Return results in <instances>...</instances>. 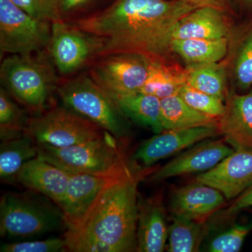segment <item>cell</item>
<instances>
[{
	"label": "cell",
	"mask_w": 252,
	"mask_h": 252,
	"mask_svg": "<svg viewBox=\"0 0 252 252\" xmlns=\"http://www.w3.org/2000/svg\"><path fill=\"white\" fill-rule=\"evenodd\" d=\"M195 9L180 0H115L107 9L75 25L105 38L99 56L132 53L152 61L177 62L171 47L174 30Z\"/></svg>",
	"instance_id": "1"
},
{
	"label": "cell",
	"mask_w": 252,
	"mask_h": 252,
	"mask_svg": "<svg viewBox=\"0 0 252 252\" xmlns=\"http://www.w3.org/2000/svg\"><path fill=\"white\" fill-rule=\"evenodd\" d=\"M142 177L143 171L131 167L113 180L84 220L66 230L67 252L137 251V186Z\"/></svg>",
	"instance_id": "2"
},
{
	"label": "cell",
	"mask_w": 252,
	"mask_h": 252,
	"mask_svg": "<svg viewBox=\"0 0 252 252\" xmlns=\"http://www.w3.org/2000/svg\"><path fill=\"white\" fill-rule=\"evenodd\" d=\"M0 79L13 98L36 114L46 110L59 85L54 67L41 52L6 58L0 67Z\"/></svg>",
	"instance_id": "3"
},
{
	"label": "cell",
	"mask_w": 252,
	"mask_h": 252,
	"mask_svg": "<svg viewBox=\"0 0 252 252\" xmlns=\"http://www.w3.org/2000/svg\"><path fill=\"white\" fill-rule=\"evenodd\" d=\"M37 148L36 158L70 174L116 177L131 167L117 138L107 131L102 137L71 147L57 148L37 144Z\"/></svg>",
	"instance_id": "4"
},
{
	"label": "cell",
	"mask_w": 252,
	"mask_h": 252,
	"mask_svg": "<svg viewBox=\"0 0 252 252\" xmlns=\"http://www.w3.org/2000/svg\"><path fill=\"white\" fill-rule=\"evenodd\" d=\"M52 202L32 190L4 194L0 200V235L31 238L66 228L62 210Z\"/></svg>",
	"instance_id": "5"
},
{
	"label": "cell",
	"mask_w": 252,
	"mask_h": 252,
	"mask_svg": "<svg viewBox=\"0 0 252 252\" xmlns=\"http://www.w3.org/2000/svg\"><path fill=\"white\" fill-rule=\"evenodd\" d=\"M57 93L67 108L110 132L116 138L128 133L127 117L114 99L91 78L78 76L59 83Z\"/></svg>",
	"instance_id": "6"
},
{
	"label": "cell",
	"mask_w": 252,
	"mask_h": 252,
	"mask_svg": "<svg viewBox=\"0 0 252 252\" xmlns=\"http://www.w3.org/2000/svg\"><path fill=\"white\" fill-rule=\"evenodd\" d=\"M25 132L37 144L64 148L98 139L107 131L64 105L31 118Z\"/></svg>",
	"instance_id": "7"
},
{
	"label": "cell",
	"mask_w": 252,
	"mask_h": 252,
	"mask_svg": "<svg viewBox=\"0 0 252 252\" xmlns=\"http://www.w3.org/2000/svg\"><path fill=\"white\" fill-rule=\"evenodd\" d=\"M52 23L38 19L11 0H0L1 55H31L49 46Z\"/></svg>",
	"instance_id": "8"
},
{
	"label": "cell",
	"mask_w": 252,
	"mask_h": 252,
	"mask_svg": "<svg viewBox=\"0 0 252 252\" xmlns=\"http://www.w3.org/2000/svg\"><path fill=\"white\" fill-rule=\"evenodd\" d=\"M151 61L132 53L106 54L92 63L89 75L112 97L136 94L147 81Z\"/></svg>",
	"instance_id": "9"
},
{
	"label": "cell",
	"mask_w": 252,
	"mask_h": 252,
	"mask_svg": "<svg viewBox=\"0 0 252 252\" xmlns=\"http://www.w3.org/2000/svg\"><path fill=\"white\" fill-rule=\"evenodd\" d=\"M104 41L105 38L94 35L61 20L52 23L47 49L58 71L63 75H69L98 58Z\"/></svg>",
	"instance_id": "10"
},
{
	"label": "cell",
	"mask_w": 252,
	"mask_h": 252,
	"mask_svg": "<svg viewBox=\"0 0 252 252\" xmlns=\"http://www.w3.org/2000/svg\"><path fill=\"white\" fill-rule=\"evenodd\" d=\"M195 182L220 190L226 200H234L252 185V150L235 148L210 170L195 178Z\"/></svg>",
	"instance_id": "11"
},
{
	"label": "cell",
	"mask_w": 252,
	"mask_h": 252,
	"mask_svg": "<svg viewBox=\"0 0 252 252\" xmlns=\"http://www.w3.org/2000/svg\"><path fill=\"white\" fill-rule=\"evenodd\" d=\"M234 149L224 137L202 141L159 168L151 175L150 181L158 182L177 176L206 172L230 155Z\"/></svg>",
	"instance_id": "12"
},
{
	"label": "cell",
	"mask_w": 252,
	"mask_h": 252,
	"mask_svg": "<svg viewBox=\"0 0 252 252\" xmlns=\"http://www.w3.org/2000/svg\"><path fill=\"white\" fill-rule=\"evenodd\" d=\"M219 135L220 132L218 126L163 130L144 141L136 152L135 159L144 166H150L198 142Z\"/></svg>",
	"instance_id": "13"
},
{
	"label": "cell",
	"mask_w": 252,
	"mask_h": 252,
	"mask_svg": "<svg viewBox=\"0 0 252 252\" xmlns=\"http://www.w3.org/2000/svg\"><path fill=\"white\" fill-rule=\"evenodd\" d=\"M70 175L64 197L58 204L64 215L67 230L75 228L90 211L106 187L122 175L104 177L89 174Z\"/></svg>",
	"instance_id": "14"
},
{
	"label": "cell",
	"mask_w": 252,
	"mask_h": 252,
	"mask_svg": "<svg viewBox=\"0 0 252 252\" xmlns=\"http://www.w3.org/2000/svg\"><path fill=\"white\" fill-rule=\"evenodd\" d=\"M225 205V197L220 190L196 182L176 190L170 210L173 217L206 223Z\"/></svg>",
	"instance_id": "15"
},
{
	"label": "cell",
	"mask_w": 252,
	"mask_h": 252,
	"mask_svg": "<svg viewBox=\"0 0 252 252\" xmlns=\"http://www.w3.org/2000/svg\"><path fill=\"white\" fill-rule=\"evenodd\" d=\"M235 31L230 15L215 8L200 7L179 21L172 39L231 38Z\"/></svg>",
	"instance_id": "16"
},
{
	"label": "cell",
	"mask_w": 252,
	"mask_h": 252,
	"mask_svg": "<svg viewBox=\"0 0 252 252\" xmlns=\"http://www.w3.org/2000/svg\"><path fill=\"white\" fill-rule=\"evenodd\" d=\"M219 120L220 135L233 148L252 150V89L245 94L229 91Z\"/></svg>",
	"instance_id": "17"
},
{
	"label": "cell",
	"mask_w": 252,
	"mask_h": 252,
	"mask_svg": "<svg viewBox=\"0 0 252 252\" xmlns=\"http://www.w3.org/2000/svg\"><path fill=\"white\" fill-rule=\"evenodd\" d=\"M70 175L65 170L36 157L21 167L16 182L29 190L45 195L58 205L67 190Z\"/></svg>",
	"instance_id": "18"
},
{
	"label": "cell",
	"mask_w": 252,
	"mask_h": 252,
	"mask_svg": "<svg viewBox=\"0 0 252 252\" xmlns=\"http://www.w3.org/2000/svg\"><path fill=\"white\" fill-rule=\"evenodd\" d=\"M165 210L159 199L138 202L137 251L162 252L168 238Z\"/></svg>",
	"instance_id": "19"
},
{
	"label": "cell",
	"mask_w": 252,
	"mask_h": 252,
	"mask_svg": "<svg viewBox=\"0 0 252 252\" xmlns=\"http://www.w3.org/2000/svg\"><path fill=\"white\" fill-rule=\"evenodd\" d=\"M231 38L172 39L171 47L186 65L218 63L229 52Z\"/></svg>",
	"instance_id": "20"
},
{
	"label": "cell",
	"mask_w": 252,
	"mask_h": 252,
	"mask_svg": "<svg viewBox=\"0 0 252 252\" xmlns=\"http://www.w3.org/2000/svg\"><path fill=\"white\" fill-rule=\"evenodd\" d=\"M37 143L24 132L4 141L0 146V178L2 182L15 183L21 167L37 155Z\"/></svg>",
	"instance_id": "21"
},
{
	"label": "cell",
	"mask_w": 252,
	"mask_h": 252,
	"mask_svg": "<svg viewBox=\"0 0 252 252\" xmlns=\"http://www.w3.org/2000/svg\"><path fill=\"white\" fill-rule=\"evenodd\" d=\"M112 98L127 119L149 127L157 134L164 130L158 97L140 92Z\"/></svg>",
	"instance_id": "22"
},
{
	"label": "cell",
	"mask_w": 252,
	"mask_h": 252,
	"mask_svg": "<svg viewBox=\"0 0 252 252\" xmlns=\"http://www.w3.org/2000/svg\"><path fill=\"white\" fill-rule=\"evenodd\" d=\"M187 83L185 67L178 63L151 61L148 77L141 93L161 99L178 94Z\"/></svg>",
	"instance_id": "23"
},
{
	"label": "cell",
	"mask_w": 252,
	"mask_h": 252,
	"mask_svg": "<svg viewBox=\"0 0 252 252\" xmlns=\"http://www.w3.org/2000/svg\"><path fill=\"white\" fill-rule=\"evenodd\" d=\"M164 130L218 126L220 119L204 114L186 103L178 94L160 99Z\"/></svg>",
	"instance_id": "24"
},
{
	"label": "cell",
	"mask_w": 252,
	"mask_h": 252,
	"mask_svg": "<svg viewBox=\"0 0 252 252\" xmlns=\"http://www.w3.org/2000/svg\"><path fill=\"white\" fill-rule=\"evenodd\" d=\"M187 84L225 102L228 90V63L191 64L185 67Z\"/></svg>",
	"instance_id": "25"
},
{
	"label": "cell",
	"mask_w": 252,
	"mask_h": 252,
	"mask_svg": "<svg viewBox=\"0 0 252 252\" xmlns=\"http://www.w3.org/2000/svg\"><path fill=\"white\" fill-rule=\"evenodd\" d=\"M233 35L234 46L231 61L232 75L237 87L248 91L252 86V18L245 27Z\"/></svg>",
	"instance_id": "26"
},
{
	"label": "cell",
	"mask_w": 252,
	"mask_h": 252,
	"mask_svg": "<svg viewBox=\"0 0 252 252\" xmlns=\"http://www.w3.org/2000/svg\"><path fill=\"white\" fill-rule=\"evenodd\" d=\"M173 222L168 228L170 252H198L200 245L210 231L206 223H200L182 217H172Z\"/></svg>",
	"instance_id": "27"
},
{
	"label": "cell",
	"mask_w": 252,
	"mask_h": 252,
	"mask_svg": "<svg viewBox=\"0 0 252 252\" xmlns=\"http://www.w3.org/2000/svg\"><path fill=\"white\" fill-rule=\"evenodd\" d=\"M30 119L4 88L0 89V137L9 140L23 133Z\"/></svg>",
	"instance_id": "28"
},
{
	"label": "cell",
	"mask_w": 252,
	"mask_h": 252,
	"mask_svg": "<svg viewBox=\"0 0 252 252\" xmlns=\"http://www.w3.org/2000/svg\"><path fill=\"white\" fill-rule=\"evenodd\" d=\"M178 95L192 108L210 117L220 119L225 112L223 101L197 90L188 84L182 86Z\"/></svg>",
	"instance_id": "29"
},
{
	"label": "cell",
	"mask_w": 252,
	"mask_h": 252,
	"mask_svg": "<svg viewBox=\"0 0 252 252\" xmlns=\"http://www.w3.org/2000/svg\"><path fill=\"white\" fill-rule=\"evenodd\" d=\"M252 230V223L234 225L215 237L209 244L207 250L211 252H240Z\"/></svg>",
	"instance_id": "30"
},
{
	"label": "cell",
	"mask_w": 252,
	"mask_h": 252,
	"mask_svg": "<svg viewBox=\"0 0 252 252\" xmlns=\"http://www.w3.org/2000/svg\"><path fill=\"white\" fill-rule=\"evenodd\" d=\"M33 17L51 23L62 20L60 0H11Z\"/></svg>",
	"instance_id": "31"
},
{
	"label": "cell",
	"mask_w": 252,
	"mask_h": 252,
	"mask_svg": "<svg viewBox=\"0 0 252 252\" xmlns=\"http://www.w3.org/2000/svg\"><path fill=\"white\" fill-rule=\"evenodd\" d=\"M1 252H67L64 238L6 243L0 248Z\"/></svg>",
	"instance_id": "32"
},
{
	"label": "cell",
	"mask_w": 252,
	"mask_h": 252,
	"mask_svg": "<svg viewBox=\"0 0 252 252\" xmlns=\"http://www.w3.org/2000/svg\"><path fill=\"white\" fill-rule=\"evenodd\" d=\"M250 207H252V185L235 198L229 206L220 212L217 215V219L220 221L229 220L238 215L239 212Z\"/></svg>",
	"instance_id": "33"
},
{
	"label": "cell",
	"mask_w": 252,
	"mask_h": 252,
	"mask_svg": "<svg viewBox=\"0 0 252 252\" xmlns=\"http://www.w3.org/2000/svg\"><path fill=\"white\" fill-rule=\"evenodd\" d=\"M195 8L212 7L233 16L235 10L231 0H180Z\"/></svg>",
	"instance_id": "34"
},
{
	"label": "cell",
	"mask_w": 252,
	"mask_h": 252,
	"mask_svg": "<svg viewBox=\"0 0 252 252\" xmlns=\"http://www.w3.org/2000/svg\"><path fill=\"white\" fill-rule=\"evenodd\" d=\"M91 0H60L62 12H68L84 6Z\"/></svg>",
	"instance_id": "35"
},
{
	"label": "cell",
	"mask_w": 252,
	"mask_h": 252,
	"mask_svg": "<svg viewBox=\"0 0 252 252\" xmlns=\"http://www.w3.org/2000/svg\"><path fill=\"white\" fill-rule=\"evenodd\" d=\"M233 8L252 18V0H231Z\"/></svg>",
	"instance_id": "36"
}]
</instances>
